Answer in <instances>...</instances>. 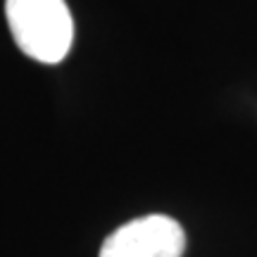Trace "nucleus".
Segmentation results:
<instances>
[{
	"label": "nucleus",
	"instance_id": "nucleus-1",
	"mask_svg": "<svg viewBox=\"0 0 257 257\" xmlns=\"http://www.w3.org/2000/svg\"><path fill=\"white\" fill-rule=\"evenodd\" d=\"M17 48L43 64L62 62L74 41V19L64 0H5Z\"/></svg>",
	"mask_w": 257,
	"mask_h": 257
},
{
	"label": "nucleus",
	"instance_id": "nucleus-2",
	"mask_svg": "<svg viewBox=\"0 0 257 257\" xmlns=\"http://www.w3.org/2000/svg\"><path fill=\"white\" fill-rule=\"evenodd\" d=\"M186 231L167 214H146L121 224L105 238L98 257H181Z\"/></svg>",
	"mask_w": 257,
	"mask_h": 257
}]
</instances>
